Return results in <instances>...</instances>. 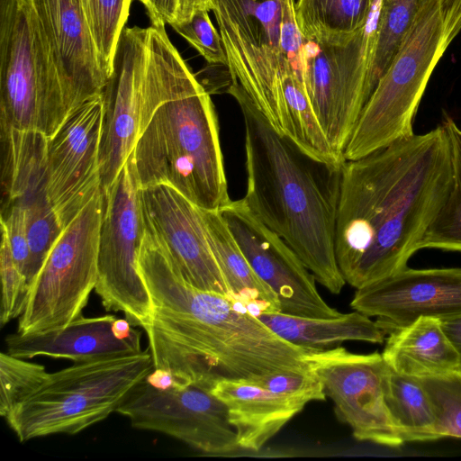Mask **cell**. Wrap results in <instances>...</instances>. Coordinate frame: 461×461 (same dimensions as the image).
Masks as SVG:
<instances>
[{
	"label": "cell",
	"instance_id": "d6a6232c",
	"mask_svg": "<svg viewBox=\"0 0 461 461\" xmlns=\"http://www.w3.org/2000/svg\"><path fill=\"white\" fill-rule=\"evenodd\" d=\"M0 276L2 284V299L0 323L5 325L12 320L19 318L24 309L29 283L25 275L16 265L12 254L6 233L1 230Z\"/></svg>",
	"mask_w": 461,
	"mask_h": 461
},
{
	"label": "cell",
	"instance_id": "d6986e66",
	"mask_svg": "<svg viewBox=\"0 0 461 461\" xmlns=\"http://www.w3.org/2000/svg\"><path fill=\"white\" fill-rule=\"evenodd\" d=\"M61 79L77 105L102 93L108 78L81 0H31Z\"/></svg>",
	"mask_w": 461,
	"mask_h": 461
},
{
	"label": "cell",
	"instance_id": "d4e9b609",
	"mask_svg": "<svg viewBox=\"0 0 461 461\" xmlns=\"http://www.w3.org/2000/svg\"><path fill=\"white\" fill-rule=\"evenodd\" d=\"M384 399L403 443L439 439L431 402L419 378L399 374L389 366Z\"/></svg>",
	"mask_w": 461,
	"mask_h": 461
},
{
	"label": "cell",
	"instance_id": "83f0119b",
	"mask_svg": "<svg viewBox=\"0 0 461 461\" xmlns=\"http://www.w3.org/2000/svg\"><path fill=\"white\" fill-rule=\"evenodd\" d=\"M442 122L452 142L453 183L443 204L425 230L419 248L461 251V130L450 117H446Z\"/></svg>",
	"mask_w": 461,
	"mask_h": 461
},
{
	"label": "cell",
	"instance_id": "ba28073f",
	"mask_svg": "<svg viewBox=\"0 0 461 461\" xmlns=\"http://www.w3.org/2000/svg\"><path fill=\"white\" fill-rule=\"evenodd\" d=\"M153 369L148 350L76 362L46 381L6 418L20 442L74 435L117 411Z\"/></svg>",
	"mask_w": 461,
	"mask_h": 461
},
{
	"label": "cell",
	"instance_id": "6da1fadb",
	"mask_svg": "<svg viewBox=\"0 0 461 461\" xmlns=\"http://www.w3.org/2000/svg\"><path fill=\"white\" fill-rule=\"evenodd\" d=\"M453 175L452 142L443 122L345 160L335 254L346 283L358 289L407 267Z\"/></svg>",
	"mask_w": 461,
	"mask_h": 461
},
{
	"label": "cell",
	"instance_id": "9a60e30c",
	"mask_svg": "<svg viewBox=\"0 0 461 461\" xmlns=\"http://www.w3.org/2000/svg\"><path fill=\"white\" fill-rule=\"evenodd\" d=\"M102 93L84 102L48 138V199L65 228L101 189Z\"/></svg>",
	"mask_w": 461,
	"mask_h": 461
},
{
	"label": "cell",
	"instance_id": "9c48e42d",
	"mask_svg": "<svg viewBox=\"0 0 461 461\" xmlns=\"http://www.w3.org/2000/svg\"><path fill=\"white\" fill-rule=\"evenodd\" d=\"M78 107L31 0H0V129L50 138Z\"/></svg>",
	"mask_w": 461,
	"mask_h": 461
},
{
	"label": "cell",
	"instance_id": "cb8c5ba5",
	"mask_svg": "<svg viewBox=\"0 0 461 461\" xmlns=\"http://www.w3.org/2000/svg\"><path fill=\"white\" fill-rule=\"evenodd\" d=\"M210 242L233 300L255 316L281 312L276 294L253 270L219 211L205 210Z\"/></svg>",
	"mask_w": 461,
	"mask_h": 461
},
{
	"label": "cell",
	"instance_id": "30bf717a",
	"mask_svg": "<svg viewBox=\"0 0 461 461\" xmlns=\"http://www.w3.org/2000/svg\"><path fill=\"white\" fill-rule=\"evenodd\" d=\"M103 207L101 188L63 229L30 285L17 332L59 330L82 316L97 281Z\"/></svg>",
	"mask_w": 461,
	"mask_h": 461
},
{
	"label": "cell",
	"instance_id": "f35d334b",
	"mask_svg": "<svg viewBox=\"0 0 461 461\" xmlns=\"http://www.w3.org/2000/svg\"><path fill=\"white\" fill-rule=\"evenodd\" d=\"M441 326L458 353L461 365V315L440 321Z\"/></svg>",
	"mask_w": 461,
	"mask_h": 461
},
{
	"label": "cell",
	"instance_id": "52a82bcc",
	"mask_svg": "<svg viewBox=\"0 0 461 461\" xmlns=\"http://www.w3.org/2000/svg\"><path fill=\"white\" fill-rule=\"evenodd\" d=\"M461 31V0H424L366 102L344 150L363 158L412 136L413 120L438 62Z\"/></svg>",
	"mask_w": 461,
	"mask_h": 461
},
{
	"label": "cell",
	"instance_id": "7c38bea8",
	"mask_svg": "<svg viewBox=\"0 0 461 461\" xmlns=\"http://www.w3.org/2000/svg\"><path fill=\"white\" fill-rule=\"evenodd\" d=\"M140 189L129 156L113 184L102 189L95 292L107 312H121L132 326L143 329L151 313V303L138 272L139 251L146 234Z\"/></svg>",
	"mask_w": 461,
	"mask_h": 461
},
{
	"label": "cell",
	"instance_id": "ffe728a7",
	"mask_svg": "<svg viewBox=\"0 0 461 461\" xmlns=\"http://www.w3.org/2000/svg\"><path fill=\"white\" fill-rule=\"evenodd\" d=\"M113 314L80 316L68 326L47 332L6 337L7 353L24 359L38 356L76 362L139 353L141 332Z\"/></svg>",
	"mask_w": 461,
	"mask_h": 461
},
{
	"label": "cell",
	"instance_id": "5bb4252c",
	"mask_svg": "<svg viewBox=\"0 0 461 461\" xmlns=\"http://www.w3.org/2000/svg\"><path fill=\"white\" fill-rule=\"evenodd\" d=\"M310 371L355 438L391 447L403 444L385 404L389 366L382 354H356L342 347L317 350L310 355Z\"/></svg>",
	"mask_w": 461,
	"mask_h": 461
},
{
	"label": "cell",
	"instance_id": "44dd1931",
	"mask_svg": "<svg viewBox=\"0 0 461 461\" xmlns=\"http://www.w3.org/2000/svg\"><path fill=\"white\" fill-rule=\"evenodd\" d=\"M211 393L227 407L240 448L258 451L312 401H324L322 385L295 393H278L247 379H221Z\"/></svg>",
	"mask_w": 461,
	"mask_h": 461
},
{
	"label": "cell",
	"instance_id": "e575fe53",
	"mask_svg": "<svg viewBox=\"0 0 461 461\" xmlns=\"http://www.w3.org/2000/svg\"><path fill=\"white\" fill-rule=\"evenodd\" d=\"M0 224L1 230H4L7 235L15 263L28 280L30 248L27 237L26 214L22 203L16 201L2 203Z\"/></svg>",
	"mask_w": 461,
	"mask_h": 461
},
{
	"label": "cell",
	"instance_id": "8d00e7d4",
	"mask_svg": "<svg viewBox=\"0 0 461 461\" xmlns=\"http://www.w3.org/2000/svg\"><path fill=\"white\" fill-rule=\"evenodd\" d=\"M145 6L150 23L156 27L171 25L176 20L177 0H139Z\"/></svg>",
	"mask_w": 461,
	"mask_h": 461
},
{
	"label": "cell",
	"instance_id": "74e56055",
	"mask_svg": "<svg viewBox=\"0 0 461 461\" xmlns=\"http://www.w3.org/2000/svg\"><path fill=\"white\" fill-rule=\"evenodd\" d=\"M212 8V0H177L176 20L173 23L186 22L195 12L199 10L210 11Z\"/></svg>",
	"mask_w": 461,
	"mask_h": 461
},
{
	"label": "cell",
	"instance_id": "e0dca14e",
	"mask_svg": "<svg viewBox=\"0 0 461 461\" xmlns=\"http://www.w3.org/2000/svg\"><path fill=\"white\" fill-rule=\"evenodd\" d=\"M140 199L146 231L185 281L234 301L210 242L205 209L165 185L140 188Z\"/></svg>",
	"mask_w": 461,
	"mask_h": 461
},
{
	"label": "cell",
	"instance_id": "484cf974",
	"mask_svg": "<svg viewBox=\"0 0 461 461\" xmlns=\"http://www.w3.org/2000/svg\"><path fill=\"white\" fill-rule=\"evenodd\" d=\"M376 0H295L298 26L305 39L347 40L364 28Z\"/></svg>",
	"mask_w": 461,
	"mask_h": 461
},
{
	"label": "cell",
	"instance_id": "4fadbf2b",
	"mask_svg": "<svg viewBox=\"0 0 461 461\" xmlns=\"http://www.w3.org/2000/svg\"><path fill=\"white\" fill-rule=\"evenodd\" d=\"M116 412L135 429L168 435L205 454L240 448L226 405L208 389L182 384L161 389L144 379Z\"/></svg>",
	"mask_w": 461,
	"mask_h": 461
},
{
	"label": "cell",
	"instance_id": "277c9868",
	"mask_svg": "<svg viewBox=\"0 0 461 461\" xmlns=\"http://www.w3.org/2000/svg\"><path fill=\"white\" fill-rule=\"evenodd\" d=\"M227 58V92L245 95L285 136L287 108L305 91L295 0H212Z\"/></svg>",
	"mask_w": 461,
	"mask_h": 461
},
{
	"label": "cell",
	"instance_id": "4dcf8cb0",
	"mask_svg": "<svg viewBox=\"0 0 461 461\" xmlns=\"http://www.w3.org/2000/svg\"><path fill=\"white\" fill-rule=\"evenodd\" d=\"M43 365L0 354V414L6 418L49 377Z\"/></svg>",
	"mask_w": 461,
	"mask_h": 461
},
{
	"label": "cell",
	"instance_id": "ac0fdd59",
	"mask_svg": "<svg viewBox=\"0 0 461 461\" xmlns=\"http://www.w3.org/2000/svg\"><path fill=\"white\" fill-rule=\"evenodd\" d=\"M350 307L375 321L386 335L421 317L461 315V268L412 269L357 289Z\"/></svg>",
	"mask_w": 461,
	"mask_h": 461
},
{
	"label": "cell",
	"instance_id": "5b68a950",
	"mask_svg": "<svg viewBox=\"0 0 461 461\" xmlns=\"http://www.w3.org/2000/svg\"><path fill=\"white\" fill-rule=\"evenodd\" d=\"M130 157L140 188L168 185L209 211L231 200L217 114L199 81L155 111Z\"/></svg>",
	"mask_w": 461,
	"mask_h": 461
},
{
	"label": "cell",
	"instance_id": "3957f363",
	"mask_svg": "<svg viewBox=\"0 0 461 461\" xmlns=\"http://www.w3.org/2000/svg\"><path fill=\"white\" fill-rule=\"evenodd\" d=\"M229 94L244 122V203L292 248L317 282L339 294L346 281L336 259L335 233L345 161L312 157L279 133L245 95Z\"/></svg>",
	"mask_w": 461,
	"mask_h": 461
},
{
	"label": "cell",
	"instance_id": "f1b7e54d",
	"mask_svg": "<svg viewBox=\"0 0 461 461\" xmlns=\"http://www.w3.org/2000/svg\"><path fill=\"white\" fill-rule=\"evenodd\" d=\"M423 1L377 0L370 70L372 93L390 65Z\"/></svg>",
	"mask_w": 461,
	"mask_h": 461
},
{
	"label": "cell",
	"instance_id": "8fae6325",
	"mask_svg": "<svg viewBox=\"0 0 461 461\" xmlns=\"http://www.w3.org/2000/svg\"><path fill=\"white\" fill-rule=\"evenodd\" d=\"M375 16L376 6L367 24L347 40L328 42L304 38L302 47V77L312 109L331 149L343 159L372 94Z\"/></svg>",
	"mask_w": 461,
	"mask_h": 461
},
{
	"label": "cell",
	"instance_id": "8992f818",
	"mask_svg": "<svg viewBox=\"0 0 461 461\" xmlns=\"http://www.w3.org/2000/svg\"><path fill=\"white\" fill-rule=\"evenodd\" d=\"M197 82L165 27L123 28L112 74L102 91L103 190L117 177L155 111Z\"/></svg>",
	"mask_w": 461,
	"mask_h": 461
},
{
	"label": "cell",
	"instance_id": "4316f807",
	"mask_svg": "<svg viewBox=\"0 0 461 461\" xmlns=\"http://www.w3.org/2000/svg\"><path fill=\"white\" fill-rule=\"evenodd\" d=\"M12 201L19 202L25 210L30 248L28 281L31 285L64 228L48 199L45 174L35 176Z\"/></svg>",
	"mask_w": 461,
	"mask_h": 461
},
{
	"label": "cell",
	"instance_id": "1f68e13d",
	"mask_svg": "<svg viewBox=\"0 0 461 461\" xmlns=\"http://www.w3.org/2000/svg\"><path fill=\"white\" fill-rule=\"evenodd\" d=\"M431 402L440 438H461V368L419 378Z\"/></svg>",
	"mask_w": 461,
	"mask_h": 461
},
{
	"label": "cell",
	"instance_id": "2e32d148",
	"mask_svg": "<svg viewBox=\"0 0 461 461\" xmlns=\"http://www.w3.org/2000/svg\"><path fill=\"white\" fill-rule=\"evenodd\" d=\"M219 212L253 270L276 294L281 312L311 318L341 314L322 299L313 275L292 248L260 221L242 199L230 200Z\"/></svg>",
	"mask_w": 461,
	"mask_h": 461
},
{
	"label": "cell",
	"instance_id": "f546056e",
	"mask_svg": "<svg viewBox=\"0 0 461 461\" xmlns=\"http://www.w3.org/2000/svg\"><path fill=\"white\" fill-rule=\"evenodd\" d=\"M101 68L109 78L131 0H81Z\"/></svg>",
	"mask_w": 461,
	"mask_h": 461
},
{
	"label": "cell",
	"instance_id": "d590c367",
	"mask_svg": "<svg viewBox=\"0 0 461 461\" xmlns=\"http://www.w3.org/2000/svg\"><path fill=\"white\" fill-rule=\"evenodd\" d=\"M249 382L278 393H295L322 385L310 372H277L247 379Z\"/></svg>",
	"mask_w": 461,
	"mask_h": 461
},
{
	"label": "cell",
	"instance_id": "7a4b0ae2",
	"mask_svg": "<svg viewBox=\"0 0 461 461\" xmlns=\"http://www.w3.org/2000/svg\"><path fill=\"white\" fill-rule=\"evenodd\" d=\"M138 272L151 303L143 330L154 369L210 391L221 379L310 372L317 349L285 340L240 303L190 285L148 232Z\"/></svg>",
	"mask_w": 461,
	"mask_h": 461
},
{
	"label": "cell",
	"instance_id": "7402d4cb",
	"mask_svg": "<svg viewBox=\"0 0 461 461\" xmlns=\"http://www.w3.org/2000/svg\"><path fill=\"white\" fill-rule=\"evenodd\" d=\"M382 356L393 371L417 378L461 368L457 351L435 318H419L388 334Z\"/></svg>",
	"mask_w": 461,
	"mask_h": 461
},
{
	"label": "cell",
	"instance_id": "836d02e7",
	"mask_svg": "<svg viewBox=\"0 0 461 461\" xmlns=\"http://www.w3.org/2000/svg\"><path fill=\"white\" fill-rule=\"evenodd\" d=\"M207 10H199L186 22L170 26L192 45L210 64L226 66L227 58L221 34Z\"/></svg>",
	"mask_w": 461,
	"mask_h": 461
},
{
	"label": "cell",
	"instance_id": "603a6c76",
	"mask_svg": "<svg viewBox=\"0 0 461 461\" xmlns=\"http://www.w3.org/2000/svg\"><path fill=\"white\" fill-rule=\"evenodd\" d=\"M256 317L285 340L303 348L325 350L348 340L383 343L386 334L375 321L354 311L333 318H311L281 312H260Z\"/></svg>",
	"mask_w": 461,
	"mask_h": 461
}]
</instances>
